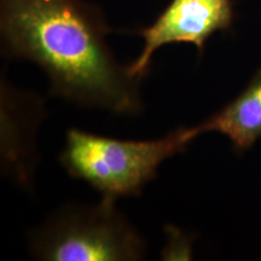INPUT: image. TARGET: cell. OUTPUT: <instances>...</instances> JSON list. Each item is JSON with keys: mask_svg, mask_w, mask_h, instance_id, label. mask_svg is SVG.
<instances>
[{"mask_svg": "<svg viewBox=\"0 0 261 261\" xmlns=\"http://www.w3.org/2000/svg\"><path fill=\"white\" fill-rule=\"evenodd\" d=\"M112 32L99 6L86 0H0L5 56L39 65L51 92L68 102L137 115L142 79L114 56Z\"/></svg>", "mask_w": 261, "mask_h": 261, "instance_id": "6da1fadb", "label": "cell"}, {"mask_svg": "<svg viewBox=\"0 0 261 261\" xmlns=\"http://www.w3.org/2000/svg\"><path fill=\"white\" fill-rule=\"evenodd\" d=\"M196 137L195 126L180 127L155 140H120L71 128L60 162L70 177L99 191L102 200L116 202L142 194L160 165L185 151Z\"/></svg>", "mask_w": 261, "mask_h": 261, "instance_id": "7a4b0ae2", "label": "cell"}, {"mask_svg": "<svg viewBox=\"0 0 261 261\" xmlns=\"http://www.w3.org/2000/svg\"><path fill=\"white\" fill-rule=\"evenodd\" d=\"M29 249L47 261H137L144 259L146 243L115 202L102 200L55 211L32 232Z\"/></svg>", "mask_w": 261, "mask_h": 261, "instance_id": "3957f363", "label": "cell"}, {"mask_svg": "<svg viewBox=\"0 0 261 261\" xmlns=\"http://www.w3.org/2000/svg\"><path fill=\"white\" fill-rule=\"evenodd\" d=\"M233 21V0H171L152 24L137 32L144 46L128 65L130 74L143 79L154 54L165 45L192 44L203 54L208 39L228 31Z\"/></svg>", "mask_w": 261, "mask_h": 261, "instance_id": "277c9868", "label": "cell"}, {"mask_svg": "<svg viewBox=\"0 0 261 261\" xmlns=\"http://www.w3.org/2000/svg\"><path fill=\"white\" fill-rule=\"evenodd\" d=\"M2 169L4 174L23 188H31L39 161L37 136L46 116L45 102L35 93L12 87L2 79Z\"/></svg>", "mask_w": 261, "mask_h": 261, "instance_id": "5b68a950", "label": "cell"}, {"mask_svg": "<svg viewBox=\"0 0 261 261\" xmlns=\"http://www.w3.org/2000/svg\"><path fill=\"white\" fill-rule=\"evenodd\" d=\"M195 128L198 136L221 133L237 152L252 148L261 139V67L236 98Z\"/></svg>", "mask_w": 261, "mask_h": 261, "instance_id": "8992f818", "label": "cell"}]
</instances>
